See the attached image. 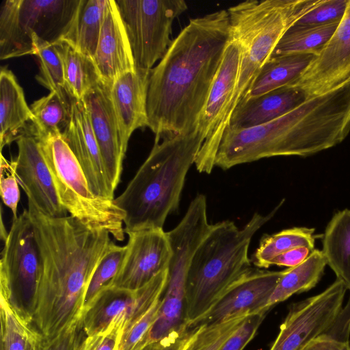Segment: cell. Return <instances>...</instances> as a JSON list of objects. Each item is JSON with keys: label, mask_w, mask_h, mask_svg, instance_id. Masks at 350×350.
Instances as JSON below:
<instances>
[{"label": "cell", "mask_w": 350, "mask_h": 350, "mask_svg": "<svg viewBox=\"0 0 350 350\" xmlns=\"http://www.w3.org/2000/svg\"><path fill=\"white\" fill-rule=\"evenodd\" d=\"M18 155L14 162L15 174L28 202L40 213L51 217L67 216L62 205L55 183L38 139L31 133L16 141Z\"/></svg>", "instance_id": "obj_16"}, {"label": "cell", "mask_w": 350, "mask_h": 350, "mask_svg": "<svg viewBox=\"0 0 350 350\" xmlns=\"http://www.w3.org/2000/svg\"><path fill=\"white\" fill-rule=\"evenodd\" d=\"M211 228L205 212L189 208L178 224L167 232L172 252L167 281L157 319L142 347L189 326L186 318L187 275L192 258Z\"/></svg>", "instance_id": "obj_8"}, {"label": "cell", "mask_w": 350, "mask_h": 350, "mask_svg": "<svg viewBox=\"0 0 350 350\" xmlns=\"http://www.w3.org/2000/svg\"><path fill=\"white\" fill-rule=\"evenodd\" d=\"M167 269L136 291L115 286L101 291L83 312L81 322L84 333L91 336L103 332L113 323L120 321H124L125 327L139 317L163 293Z\"/></svg>", "instance_id": "obj_13"}, {"label": "cell", "mask_w": 350, "mask_h": 350, "mask_svg": "<svg viewBox=\"0 0 350 350\" xmlns=\"http://www.w3.org/2000/svg\"><path fill=\"white\" fill-rule=\"evenodd\" d=\"M126 251V245L120 246L111 242L91 278L85 296L83 312L101 291L111 286L120 271Z\"/></svg>", "instance_id": "obj_36"}, {"label": "cell", "mask_w": 350, "mask_h": 350, "mask_svg": "<svg viewBox=\"0 0 350 350\" xmlns=\"http://www.w3.org/2000/svg\"><path fill=\"white\" fill-rule=\"evenodd\" d=\"M150 71L137 68L126 72L111 84L110 97L123 146L138 129L148 127L147 92Z\"/></svg>", "instance_id": "obj_21"}, {"label": "cell", "mask_w": 350, "mask_h": 350, "mask_svg": "<svg viewBox=\"0 0 350 350\" xmlns=\"http://www.w3.org/2000/svg\"><path fill=\"white\" fill-rule=\"evenodd\" d=\"M0 260V297L33 324L41 272L40 254L27 210L13 219Z\"/></svg>", "instance_id": "obj_9"}, {"label": "cell", "mask_w": 350, "mask_h": 350, "mask_svg": "<svg viewBox=\"0 0 350 350\" xmlns=\"http://www.w3.org/2000/svg\"><path fill=\"white\" fill-rule=\"evenodd\" d=\"M81 317L55 336L49 338L43 336L36 350H75L82 339Z\"/></svg>", "instance_id": "obj_43"}, {"label": "cell", "mask_w": 350, "mask_h": 350, "mask_svg": "<svg viewBox=\"0 0 350 350\" xmlns=\"http://www.w3.org/2000/svg\"><path fill=\"white\" fill-rule=\"evenodd\" d=\"M231 39L228 10L191 18L150 71L148 127L162 138L190 132L198 121Z\"/></svg>", "instance_id": "obj_1"}, {"label": "cell", "mask_w": 350, "mask_h": 350, "mask_svg": "<svg viewBox=\"0 0 350 350\" xmlns=\"http://www.w3.org/2000/svg\"><path fill=\"white\" fill-rule=\"evenodd\" d=\"M314 57L315 55L310 53L271 57L243 98L258 96L288 85L299 76Z\"/></svg>", "instance_id": "obj_28"}, {"label": "cell", "mask_w": 350, "mask_h": 350, "mask_svg": "<svg viewBox=\"0 0 350 350\" xmlns=\"http://www.w3.org/2000/svg\"><path fill=\"white\" fill-rule=\"evenodd\" d=\"M350 78V0L336 31L289 85L308 98L321 94Z\"/></svg>", "instance_id": "obj_15"}, {"label": "cell", "mask_w": 350, "mask_h": 350, "mask_svg": "<svg viewBox=\"0 0 350 350\" xmlns=\"http://www.w3.org/2000/svg\"><path fill=\"white\" fill-rule=\"evenodd\" d=\"M94 61L105 83L136 69L126 29L116 1L108 0Z\"/></svg>", "instance_id": "obj_20"}, {"label": "cell", "mask_w": 350, "mask_h": 350, "mask_svg": "<svg viewBox=\"0 0 350 350\" xmlns=\"http://www.w3.org/2000/svg\"><path fill=\"white\" fill-rule=\"evenodd\" d=\"M326 265L327 260L323 252L314 249L303 262L284 270L267 308L270 309L295 293L314 288L323 276Z\"/></svg>", "instance_id": "obj_27"}, {"label": "cell", "mask_w": 350, "mask_h": 350, "mask_svg": "<svg viewBox=\"0 0 350 350\" xmlns=\"http://www.w3.org/2000/svg\"><path fill=\"white\" fill-rule=\"evenodd\" d=\"M124 325V321H117L103 332L87 336L81 340L75 350H118Z\"/></svg>", "instance_id": "obj_42"}, {"label": "cell", "mask_w": 350, "mask_h": 350, "mask_svg": "<svg viewBox=\"0 0 350 350\" xmlns=\"http://www.w3.org/2000/svg\"><path fill=\"white\" fill-rule=\"evenodd\" d=\"M73 98L68 94L50 92L35 100L30 106L33 114L31 134L35 137L62 134L70 122Z\"/></svg>", "instance_id": "obj_30"}, {"label": "cell", "mask_w": 350, "mask_h": 350, "mask_svg": "<svg viewBox=\"0 0 350 350\" xmlns=\"http://www.w3.org/2000/svg\"><path fill=\"white\" fill-rule=\"evenodd\" d=\"M55 44L63 62L66 92L71 97L83 100L90 90L104 82L94 61L64 41Z\"/></svg>", "instance_id": "obj_29"}, {"label": "cell", "mask_w": 350, "mask_h": 350, "mask_svg": "<svg viewBox=\"0 0 350 350\" xmlns=\"http://www.w3.org/2000/svg\"><path fill=\"white\" fill-rule=\"evenodd\" d=\"M284 271L252 269L234 283L193 326L217 324L239 314H251L267 308Z\"/></svg>", "instance_id": "obj_18"}, {"label": "cell", "mask_w": 350, "mask_h": 350, "mask_svg": "<svg viewBox=\"0 0 350 350\" xmlns=\"http://www.w3.org/2000/svg\"><path fill=\"white\" fill-rule=\"evenodd\" d=\"M302 350H350V342L323 334L309 342Z\"/></svg>", "instance_id": "obj_47"}, {"label": "cell", "mask_w": 350, "mask_h": 350, "mask_svg": "<svg viewBox=\"0 0 350 350\" xmlns=\"http://www.w3.org/2000/svg\"><path fill=\"white\" fill-rule=\"evenodd\" d=\"M314 229L294 227L277 233L265 234L252 256V262L258 268L267 269L271 260L280 254L298 247L314 249Z\"/></svg>", "instance_id": "obj_31"}, {"label": "cell", "mask_w": 350, "mask_h": 350, "mask_svg": "<svg viewBox=\"0 0 350 350\" xmlns=\"http://www.w3.org/2000/svg\"><path fill=\"white\" fill-rule=\"evenodd\" d=\"M312 250L307 247H298L288 250L274 258L271 262V265L294 267L303 262Z\"/></svg>", "instance_id": "obj_46"}, {"label": "cell", "mask_w": 350, "mask_h": 350, "mask_svg": "<svg viewBox=\"0 0 350 350\" xmlns=\"http://www.w3.org/2000/svg\"><path fill=\"white\" fill-rule=\"evenodd\" d=\"M349 0H321V2L298 20L296 26H318L342 20Z\"/></svg>", "instance_id": "obj_39"}, {"label": "cell", "mask_w": 350, "mask_h": 350, "mask_svg": "<svg viewBox=\"0 0 350 350\" xmlns=\"http://www.w3.org/2000/svg\"><path fill=\"white\" fill-rule=\"evenodd\" d=\"M204 141L197 127L187 133L155 137L147 159L124 191L113 199L124 213L125 233L163 228L167 216L178 208L186 176Z\"/></svg>", "instance_id": "obj_3"}, {"label": "cell", "mask_w": 350, "mask_h": 350, "mask_svg": "<svg viewBox=\"0 0 350 350\" xmlns=\"http://www.w3.org/2000/svg\"><path fill=\"white\" fill-rule=\"evenodd\" d=\"M27 211L41 262L33 323L51 338L82 317L88 284L112 241L70 215L48 217L29 202Z\"/></svg>", "instance_id": "obj_2"}, {"label": "cell", "mask_w": 350, "mask_h": 350, "mask_svg": "<svg viewBox=\"0 0 350 350\" xmlns=\"http://www.w3.org/2000/svg\"><path fill=\"white\" fill-rule=\"evenodd\" d=\"M267 311L250 314L218 350H243L254 338Z\"/></svg>", "instance_id": "obj_41"}, {"label": "cell", "mask_w": 350, "mask_h": 350, "mask_svg": "<svg viewBox=\"0 0 350 350\" xmlns=\"http://www.w3.org/2000/svg\"><path fill=\"white\" fill-rule=\"evenodd\" d=\"M80 0H16L20 26L31 38L56 43L64 39L75 18Z\"/></svg>", "instance_id": "obj_22"}, {"label": "cell", "mask_w": 350, "mask_h": 350, "mask_svg": "<svg viewBox=\"0 0 350 350\" xmlns=\"http://www.w3.org/2000/svg\"><path fill=\"white\" fill-rule=\"evenodd\" d=\"M194 329L195 327L187 326L167 337L144 346L140 350H183Z\"/></svg>", "instance_id": "obj_44"}, {"label": "cell", "mask_w": 350, "mask_h": 350, "mask_svg": "<svg viewBox=\"0 0 350 350\" xmlns=\"http://www.w3.org/2000/svg\"><path fill=\"white\" fill-rule=\"evenodd\" d=\"M62 137L68 145L88 180L92 192L114 199V191L94 136L90 116L82 100L73 98L68 126Z\"/></svg>", "instance_id": "obj_17"}, {"label": "cell", "mask_w": 350, "mask_h": 350, "mask_svg": "<svg viewBox=\"0 0 350 350\" xmlns=\"http://www.w3.org/2000/svg\"><path fill=\"white\" fill-rule=\"evenodd\" d=\"M34 55L39 62L37 81L50 92L68 94L66 90L64 66L55 44L46 42L31 34Z\"/></svg>", "instance_id": "obj_35"}, {"label": "cell", "mask_w": 350, "mask_h": 350, "mask_svg": "<svg viewBox=\"0 0 350 350\" xmlns=\"http://www.w3.org/2000/svg\"><path fill=\"white\" fill-rule=\"evenodd\" d=\"M162 295L158 297L143 314L123 328L118 350L141 349L157 319L161 304Z\"/></svg>", "instance_id": "obj_38"}, {"label": "cell", "mask_w": 350, "mask_h": 350, "mask_svg": "<svg viewBox=\"0 0 350 350\" xmlns=\"http://www.w3.org/2000/svg\"><path fill=\"white\" fill-rule=\"evenodd\" d=\"M321 0H247L228 8L231 36L241 46L232 114L285 32ZM232 116V115H231Z\"/></svg>", "instance_id": "obj_6"}, {"label": "cell", "mask_w": 350, "mask_h": 350, "mask_svg": "<svg viewBox=\"0 0 350 350\" xmlns=\"http://www.w3.org/2000/svg\"><path fill=\"white\" fill-rule=\"evenodd\" d=\"M347 290L336 279L319 294L292 304L269 350H302L326 334L342 309Z\"/></svg>", "instance_id": "obj_12"}, {"label": "cell", "mask_w": 350, "mask_h": 350, "mask_svg": "<svg viewBox=\"0 0 350 350\" xmlns=\"http://www.w3.org/2000/svg\"><path fill=\"white\" fill-rule=\"evenodd\" d=\"M19 183L16 174L14 162H9L1 154L0 191L3 204L12 213L13 219L17 218V208L20 200Z\"/></svg>", "instance_id": "obj_40"}, {"label": "cell", "mask_w": 350, "mask_h": 350, "mask_svg": "<svg viewBox=\"0 0 350 350\" xmlns=\"http://www.w3.org/2000/svg\"><path fill=\"white\" fill-rule=\"evenodd\" d=\"M339 23L318 26L293 25L282 36L271 57L310 53L317 55Z\"/></svg>", "instance_id": "obj_32"}, {"label": "cell", "mask_w": 350, "mask_h": 350, "mask_svg": "<svg viewBox=\"0 0 350 350\" xmlns=\"http://www.w3.org/2000/svg\"><path fill=\"white\" fill-rule=\"evenodd\" d=\"M110 84L102 82L83 98L111 184L116 190L126 149L123 146L111 103Z\"/></svg>", "instance_id": "obj_19"}, {"label": "cell", "mask_w": 350, "mask_h": 350, "mask_svg": "<svg viewBox=\"0 0 350 350\" xmlns=\"http://www.w3.org/2000/svg\"><path fill=\"white\" fill-rule=\"evenodd\" d=\"M0 350H36L43 336L0 297Z\"/></svg>", "instance_id": "obj_34"}, {"label": "cell", "mask_w": 350, "mask_h": 350, "mask_svg": "<svg viewBox=\"0 0 350 350\" xmlns=\"http://www.w3.org/2000/svg\"><path fill=\"white\" fill-rule=\"evenodd\" d=\"M323 133L319 111L310 103L304 102L267 123L242 129L226 128L215 167L228 170L263 158L310 156L321 151Z\"/></svg>", "instance_id": "obj_5"}, {"label": "cell", "mask_w": 350, "mask_h": 350, "mask_svg": "<svg viewBox=\"0 0 350 350\" xmlns=\"http://www.w3.org/2000/svg\"><path fill=\"white\" fill-rule=\"evenodd\" d=\"M33 114L27 105L23 90L15 75L6 67L0 72V145L1 150L28 133Z\"/></svg>", "instance_id": "obj_24"}, {"label": "cell", "mask_w": 350, "mask_h": 350, "mask_svg": "<svg viewBox=\"0 0 350 350\" xmlns=\"http://www.w3.org/2000/svg\"><path fill=\"white\" fill-rule=\"evenodd\" d=\"M306 94L286 85L253 98H242L230 118L227 128L247 129L277 119L303 103Z\"/></svg>", "instance_id": "obj_23"}, {"label": "cell", "mask_w": 350, "mask_h": 350, "mask_svg": "<svg viewBox=\"0 0 350 350\" xmlns=\"http://www.w3.org/2000/svg\"><path fill=\"white\" fill-rule=\"evenodd\" d=\"M34 55L32 38L21 28L16 0H5L0 10V59Z\"/></svg>", "instance_id": "obj_33"}, {"label": "cell", "mask_w": 350, "mask_h": 350, "mask_svg": "<svg viewBox=\"0 0 350 350\" xmlns=\"http://www.w3.org/2000/svg\"><path fill=\"white\" fill-rule=\"evenodd\" d=\"M135 67L150 70L173 40L172 25L187 10L184 0H117Z\"/></svg>", "instance_id": "obj_10"}, {"label": "cell", "mask_w": 350, "mask_h": 350, "mask_svg": "<svg viewBox=\"0 0 350 350\" xmlns=\"http://www.w3.org/2000/svg\"><path fill=\"white\" fill-rule=\"evenodd\" d=\"M108 0H80L64 41L92 57L96 53Z\"/></svg>", "instance_id": "obj_26"}, {"label": "cell", "mask_w": 350, "mask_h": 350, "mask_svg": "<svg viewBox=\"0 0 350 350\" xmlns=\"http://www.w3.org/2000/svg\"><path fill=\"white\" fill-rule=\"evenodd\" d=\"M126 254L120 271L110 286L138 290L167 270L172 247L163 228H149L126 233Z\"/></svg>", "instance_id": "obj_14"}, {"label": "cell", "mask_w": 350, "mask_h": 350, "mask_svg": "<svg viewBox=\"0 0 350 350\" xmlns=\"http://www.w3.org/2000/svg\"><path fill=\"white\" fill-rule=\"evenodd\" d=\"M327 265L336 279L350 291V209L336 213L323 236V250Z\"/></svg>", "instance_id": "obj_25"}, {"label": "cell", "mask_w": 350, "mask_h": 350, "mask_svg": "<svg viewBox=\"0 0 350 350\" xmlns=\"http://www.w3.org/2000/svg\"><path fill=\"white\" fill-rule=\"evenodd\" d=\"M280 206L266 215L254 213L241 229L229 220L213 224L192 258L187 275L186 318L190 327L252 269L248 256L251 240Z\"/></svg>", "instance_id": "obj_4"}, {"label": "cell", "mask_w": 350, "mask_h": 350, "mask_svg": "<svg viewBox=\"0 0 350 350\" xmlns=\"http://www.w3.org/2000/svg\"><path fill=\"white\" fill-rule=\"evenodd\" d=\"M325 334L338 340L349 342L350 297L345 307L342 308L335 322Z\"/></svg>", "instance_id": "obj_45"}, {"label": "cell", "mask_w": 350, "mask_h": 350, "mask_svg": "<svg viewBox=\"0 0 350 350\" xmlns=\"http://www.w3.org/2000/svg\"><path fill=\"white\" fill-rule=\"evenodd\" d=\"M51 172L59 201L70 216L91 228L124 239V213L113 200L95 195L62 133L36 137Z\"/></svg>", "instance_id": "obj_7"}, {"label": "cell", "mask_w": 350, "mask_h": 350, "mask_svg": "<svg viewBox=\"0 0 350 350\" xmlns=\"http://www.w3.org/2000/svg\"><path fill=\"white\" fill-rule=\"evenodd\" d=\"M249 315L239 314L217 324L195 326L183 350H218Z\"/></svg>", "instance_id": "obj_37"}, {"label": "cell", "mask_w": 350, "mask_h": 350, "mask_svg": "<svg viewBox=\"0 0 350 350\" xmlns=\"http://www.w3.org/2000/svg\"><path fill=\"white\" fill-rule=\"evenodd\" d=\"M241 60V46L231 39L227 44L197 128L204 141L195 161L197 170L211 173L216 154L232 115Z\"/></svg>", "instance_id": "obj_11"}]
</instances>
